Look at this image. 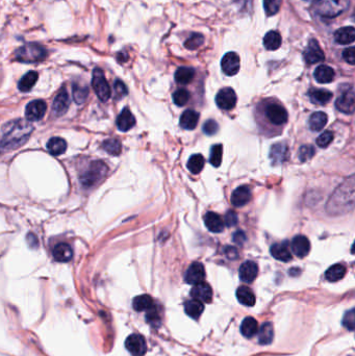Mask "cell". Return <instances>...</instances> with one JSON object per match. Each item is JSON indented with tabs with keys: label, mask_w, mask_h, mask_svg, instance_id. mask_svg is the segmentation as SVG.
I'll use <instances>...</instances> for the list:
<instances>
[{
	"label": "cell",
	"mask_w": 355,
	"mask_h": 356,
	"mask_svg": "<svg viewBox=\"0 0 355 356\" xmlns=\"http://www.w3.org/2000/svg\"><path fill=\"white\" fill-rule=\"evenodd\" d=\"M33 130L32 125L25 120H14L0 129V153L15 150L27 140Z\"/></svg>",
	"instance_id": "cell-1"
},
{
	"label": "cell",
	"mask_w": 355,
	"mask_h": 356,
	"mask_svg": "<svg viewBox=\"0 0 355 356\" xmlns=\"http://www.w3.org/2000/svg\"><path fill=\"white\" fill-rule=\"evenodd\" d=\"M349 4V0H315L313 9L323 18H336L345 13Z\"/></svg>",
	"instance_id": "cell-2"
},
{
	"label": "cell",
	"mask_w": 355,
	"mask_h": 356,
	"mask_svg": "<svg viewBox=\"0 0 355 356\" xmlns=\"http://www.w3.org/2000/svg\"><path fill=\"white\" fill-rule=\"evenodd\" d=\"M47 56V50L38 43H27L21 46L15 52V59L20 63H40Z\"/></svg>",
	"instance_id": "cell-3"
},
{
	"label": "cell",
	"mask_w": 355,
	"mask_h": 356,
	"mask_svg": "<svg viewBox=\"0 0 355 356\" xmlns=\"http://www.w3.org/2000/svg\"><path fill=\"white\" fill-rule=\"evenodd\" d=\"M109 168L105 163L96 160V162L92 163L89 168L84 171V173L80 175V183L86 189L95 187L98 182L106 177Z\"/></svg>",
	"instance_id": "cell-4"
},
{
	"label": "cell",
	"mask_w": 355,
	"mask_h": 356,
	"mask_svg": "<svg viewBox=\"0 0 355 356\" xmlns=\"http://www.w3.org/2000/svg\"><path fill=\"white\" fill-rule=\"evenodd\" d=\"M263 114L266 119L276 127H281L289 119L288 112L279 103H268L265 106Z\"/></svg>",
	"instance_id": "cell-5"
},
{
	"label": "cell",
	"mask_w": 355,
	"mask_h": 356,
	"mask_svg": "<svg viewBox=\"0 0 355 356\" xmlns=\"http://www.w3.org/2000/svg\"><path fill=\"white\" fill-rule=\"evenodd\" d=\"M92 86L101 101H108L111 97V88L102 70L96 68L92 76Z\"/></svg>",
	"instance_id": "cell-6"
},
{
	"label": "cell",
	"mask_w": 355,
	"mask_h": 356,
	"mask_svg": "<svg viewBox=\"0 0 355 356\" xmlns=\"http://www.w3.org/2000/svg\"><path fill=\"white\" fill-rule=\"evenodd\" d=\"M125 347L132 356H144L147 351L145 338L139 334L130 335L126 339Z\"/></svg>",
	"instance_id": "cell-7"
},
{
	"label": "cell",
	"mask_w": 355,
	"mask_h": 356,
	"mask_svg": "<svg viewBox=\"0 0 355 356\" xmlns=\"http://www.w3.org/2000/svg\"><path fill=\"white\" fill-rule=\"evenodd\" d=\"M216 103L221 110L231 111L237 105V95L231 88H224L218 92L216 96Z\"/></svg>",
	"instance_id": "cell-8"
},
{
	"label": "cell",
	"mask_w": 355,
	"mask_h": 356,
	"mask_svg": "<svg viewBox=\"0 0 355 356\" xmlns=\"http://www.w3.org/2000/svg\"><path fill=\"white\" fill-rule=\"evenodd\" d=\"M303 57L307 64L312 65L323 62L325 60V54L323 50L321 49L318 41L313 39L308 42L307 47L303 52Z\"/></svg>",
	"instance_id": "cell-9"
},
{
	"label": "cell",
	"mask_w": 355,
	"mask_h": 356,
	"mask_svg": "<svg viewBox=\"0 0 355 356\" xmlns=\"http://www.w3.org/2000/svg\"><path fill=\"white\" fill-rule=\"evenodd\" d=\"M337 109L344 114H352L354 112V92L352 87H347L345 91L336 101Z\"/></svg>",
	"instance_id": "cell-10"
},
{
	"label": "cell",
	"mask_w": 355,
	"mask_h": 356,
	"mask_svg": "<svg viewBox=\"0 0 355 356\" xmlns=\"http://www.w3.org/2000/svg\"><path fill=\"white\" fill-rule=\"evenodd\" d=\"M47 110L45 101L43 100H32L30 101L25 109V116L28 121H39L41 120Z\"/></svg>",
	"instance_id": "cell-11"
},
{
	"label": "cell",
	"mask_w": 355,
	"mask_h": 356,
	"mask_svg": "<svg viewBox=\"0 0 355 356\" xmlns=\"http://www.w3.org/2000/svg\"><path fill=\"white\" fill-rule=\"evenodd\" d=\"M69 95L66 88H62L59 93L56 94L52 103V113L54 116L61 117L65 115L69 109Z\"/></svg>",
	"instance_id": "cell-12"
},
{
	"label": "cell",
	"mask_w": 355,
	"mask_h": 356,
	"mask_svg": "<svg viewBox=\"0 0 355 356\" xmlns=\"http://www.w3.org/2000/svg\"><path fill=\"white\" fill-rule=\"evenodd\" d=\"M223 72L228 76L236 75L239 70V57L236 52L226 53L221 61Z\"/></svg>",
	"instance_id": "cell-13"
},
{
	"label": "cell",
	"mask_w": 355,
	"mask_h": 356,
	"mask_svg": "<svg viewBox=\"0 0 355 356\" xmlns=\"http://www.w3.org/2000/svg\"><path fill=\"white\" fill-rule=\"evenodd\" d=\"M191 296L198 301L202 303H211L213 299V290L206 282H200L197 284H194L193 289L191 290Z\"/></svg>",
	"instance_id": "cell-14"
},
{
	"label": "cell",
	"mask_w": 355,
	"mask_h": 356,
	"mask_svg": "<svg viewBox=\"0 0 355 356\" xmlns=\"http://www.w3.org/2000/svg\"><path fill=\"white\" fill-rule=\"evenodd\" d=\"M205 278V271L202 263L194 262L189 267L186 272L185 280L189 284H197L204 280Z\"/></svg>",
	"instance_id": "cell-15"
},
{
	"label": "cell",
	"mask_w": 355,
	"mask_h": 356,
	"mask_svg": "<svg viewBox=\"0 0 355 356\" xmlns=\"http://www.w3.org/2000/svg\"><path fill=\"white\" fill-rule=\"evenodd\" d=\"M289 147L284 143L274 144L270 149V159L273 165H280L289 158Z\"/></svg>",
	"instance_id": "cell-16"
},
{
	"label": "cell",
	"mask_w": 355,
	"mask_h": 356,
	"mask_svg": "<svg viewBox=\"0 0 355 356\" xmlns=\"http://www.w3.org/2000/svg\"><path fill=\"white\" fill-rule=\"evenodd\" d=\"M238 273H239L240 280L244 282H247V283H250L256 278L257 273H258V267L254 261L248 260V261H245L244 263H242V266L239 267Z\"/></svg>",
	"instance_id": "cell-17"
},
{
	"label": "cell",
	"mask_w": 355,
	"mask_h": 356,
	"mask_svg": "<svg viewBox=\"0 0 355 356\" xmlns=\"http://www.w3.org/2000/svg\"><path fill=\"white\" fill-rule=\"evenodd\" d=\"M204 224L209 228V231L214 234H219L224 231V222L222 218L214 212L206 213L204 216Z\"/></svg>",
	"instance_id": "cell-18"
},
{
	"label": "cell",
	"mask_w": 355,
	"mask_h": 356,
	"mask_svg": "<svg viewBox=\"0 0 355 356\" xmlns=\"http://www.w3.org/2000/svg\"><path fill=\"white\" fill-rule=\"evenodd\" d=\"M292 250L298 257H304L311 250V243L306 237L297 236L292 242Z\"/></svg>",
	"instance_id": "cell-19"
},
{
	"label": "cell",
	"mask_w": 355,
	"mask_h": 356,
	"mask_svg": "<svg viewBox=\"0 0 355 356\" xmlns=\"http://www.w3.org/2000/svg\"><path fill=\"white\" fill-rule=\"evenodd\" d=\"M251 191L247 186H242L236 189L232 195V203L235 206H244L251 200Z\"/></svg>",
	"instance_id": "cell-20"
},
{
	"label": "cell",
	"mask_w": 355,
	"mask_h": 356,
	"mask_svg": "<svg viewBox=\"0 0 355 356\" xmlns=\"http://www.w3.org/2000/svg\"><path fill=\"white\" fill-rule=\"evenodd\" d=\"M53 258L59 262H68L73 256V250L70 245L66 243L57 244L52 251Z\"/></svg>",
	"instance_id": "cell-21"
},
{
	"label": "cell",
	"mask_w": 355,
	"mask_h": 356,
	"mask_svg": "<svg viewBox=\"0 0 355 356\" xmlns=\"http://www.w3.org/2000/svg\"><path fill=\"white\" fill-rule=\"evenodd\" d=\"M199 121V114L194 110H187L182 113L180 117V126L182 128L193 130L196 128Z\"/></svg>",
	"instance_id": "cell-22"
},
{
	"label": "cell",
	"mask_w": 355,
	"mask_h": 356,
	"mask_svg": "<svg viewBox=\"0 0 355 356\" xmlns=\"http://www.w3.org/2000/svg\"><path fill=\"white\" fill-rule=\"evenodd\" d=\"M135 124V118L128 109H124L117 119V126L121 131H127L131 129Z\"/></svg>",
	"instance_id": "cell-23"
},
{
	"label": "cell",
	"mask_w": 355,
	"mask_h": 356,
	"mask_svg": "<svg viewBox=\"0 0 355 356\" xmlns=\"http://www.w3.org/2000/svg\"><path fill=\"white\" fill-rule=\"evenodd\" d=\"M335 75H336V73H335L334 69L330 68L329 66H326V65H321V66L317 67V69L315 70V73H314L316 80L320 84L331 83L335 78Z\"/></svg>",
	"instance_id": "cell-24"
},
{
	"label": "cell",
	"mask_w": 355,
	"mask_h": 356,
	"mask_svg": "<svg viewBox=\"0 0 355 356\" xmlns=\"http://www.w3.org/2000/svg\"><path fill=\"white\" fill-rule=\"evenodd\" d=\"M355 38V30L352 26L342 27L335 32V39L341 45L352 44Z\"/></svg>",
	"instance_id": "cell-25"
},
{
	"label": "cell",
	"mask_w": 355,
	"mask_h": 356,
	"mask_svg": "<svg viewBox=\"0 0 355 356\" xmlns=\"http://www.w3.org/2000/svg\"><path fill=\"white\" fill-rule=\"evenodd\" d=\"M270 252L272 256L280 261L286 262L292 259V253L289 249V247L286 246L285 244H274L271 249Z\"/></svg>",
	"instance_id": "cell-26"
},
{
	"label": "cell",
	"mask_w": 355,
	"mask_h": 356,
	"mask_svg": "<svg viewBox=\"0 0 355 356\" xmlns=\"http://www.w3.org/2000/svg\"><path fill=\"white\" fill-rule=\"evenodd\" d=\"M237 299L245 306H253L255 304V296L249 288L245 285L239 286L237 290Z\"/></svg>",
	"instance_id": "cell-27"
},
{
	"label": "cell",
	"mask_w": 355,
	"mask_h": 356,
	"mask_svg": "<svg viewBox=\"0 0 355 356\" xmlns=\"http://www.w3.org/2000/svg\"><path fill=\"white\" fill-rule=\"evenodd\" d=\"M258 331V324L257 321L252 318V317H247L243 320L242 324H240V332L245 338H252L254 337Z\"/></svg>",
	"instance_id": "cell-28"
},
{
	"label": "cell",
	"mask_w": 355,
	"mask_h": 356,
	"mask_svg": "<svg viewBox=\"0 0 355 356\" xmlns=\"http://www.w3.org/2000/svg\"><path fill=\"white\" fill-rule=\"evenodd\" d=\"M327 121H328V117L325 113L323 112L314 113L308 121L309 128L314 131L322 130L325 127V125L327 124Z\"/></svg>",
	"instance_id": "cell-29"
},
{
	"label": "cell",
	"mask_w": 355,
	"mask_h": 356,
	"mask_svg": "<svg viewBox=\"0 0 355 356\" xmlns=\"http://www.w3.org/2000/svg\"><path fill=\"white\" fill-rule=\"evenodd\" d=\"M309 97L317 105H325L332 98V93L324 89H313L309 91Z\"/></svg>",
	"instance_id": "cell-30"
},
{
	"label": "cell",
	"mask_w": 355,
	"mask_h": 356,
	"mask_svg": "<svg viewBox=\"0 0 355 356\" xmlns=\"http://www.w3.org/2000/svg\"><path fill=\"white\" fill-rule=\"evenodd\" d=\"M203 311H204L203 303L201 301L196 300V299L189 300L185 304V312L192 319L197 320L201 316Z\"/></svg>",
	"instance_id": "cell-31"
},
{
	"label": "cell",
	"mask_w": 355,
	"mask_h": 356,
	"mask_svg": "<svg viewBox=\"0 0 355 356\" xmlns=\"http://www.w3.org/2000/svg\"><path fill=\"white\" fill-rule=\"evenodd\" d=\"M39 74L36 71H29L23 76L18 84V88L21 92H29L38 82Z\"/></svg>",
	"instance_id": "cell-32"
},
{
	"label": "cell",
	"mask_w": 355,
	"mask_h": 356,
	"mask_svg": "<svg viewBox=\"0 0 355 356\" xmlns=\"http://www.w3.org/2000/svg\"><path fill=\"white\" fill-rule=\"evenodd\" d=\"M154 305L153 299L149 295L137 296L133 299L132 306L136 312H147Z\"/></svg>",
	"instance_id": "cell-33"
},
{
	"label": "cell",
	"mask_w": 355,
	"mask_h": 356,
	"mask_svg": "<svg viewBox=\"0 0 355 356\" xmlns=\"http://www.w3.org/2000/svg\"><path fill=\"white\" fill-rule=\"evenodd\" d=\"M258 334V342L261 345H269L272 343L273 338H274V330H273V325L270 322L263 323L259 330L257 331Z\"/></svg>",
	"instance_id": "cell-34"
},
{
	"label": "cell",
	"mask_w": 355,
	"mask_h": 356,
	"mask_svg": "<svg viewBox=\"0 0 355 356\" xmlns=\"http://www.w3.org/2000/svg\"><path fill=\"white\" fill-rule=\"evenodd\" d=\"M263 45L268 50H276L280 47L281 45V36L279 32L275 30H270L266 33L265 38H263Z\"/></svg>",
	"instance_id": "cell-35"
},
{
	"label": "cell",
	"mask_w": 355,
	"mask_h": 356,
	"mask_svg": "<svg viewBox=\"0 0 355 356\" xmlns=\"http://www.w3.org/2000/svg\"><path fill=\"white\" fill-rule=\"evenodd\" d=\"M48 151L52 155H61L67 149V143L62 137H52L47 143Z\"/></svg>",
	"instance_id": "cell-36"
},
{
	"label": "cell",
	"mask_w": 355,
	"mask_h": 356,
	"mask_svg": "<svg viewBox=\"0 0 355 356\" xmlns=\"http://www.w3.org/2000/svg\"><path fill=\"white\" fill-rule=\"evenodd\" d=\"M195 76L194 69L189 67H180L175 72V80L176 83L180 85H188L190 84Z\"/></svg>",
	"instance_id": "cell-37"
},
{
	"label": "cell",
	"mask_w": 355,
	"mask_h": 356,
	"mask_svg": "<svg viewBox=\"0 0 355 356\" xmlns=\"http://www.w3.org/2000/svg\"><path fill=\"white\" fill-rule=\"evenodd\" d=\"M72 90H73V98H74L75 102L77 103V105L82 106L88 98L89 88L87 87L86 84L74 83Z\"/></svg>",
	"instance_id": "cell-38"
},
{
	"label": "cell",
	"mask_w": 355,
	"mask_h": 356,
	"mask_svg": "<svg viewBox=\"0 0 355 356\" xmlns=\"http://www.w3.org/2000/svg\"><path fill=\"white\" fill-rule=\"evenodd\" d=\"M346 274V268L340 263L331 266L325 273V277L330 282H336L344 278Z\"/></svg>",
	"instance_id": "cell-39"
},
{
	"label": "cell",
	"mask_w": 355,
	"mask_h": 356,
	"mask_svg": "<svg viewBox=\"0 0 355 356\" xmlns=\"http://www.w3.org/2000/svg\"><path fill=\"white\" fill-rule=\"evenodd\" d=\"M204 157L201 154H194L188 162V169L193 174H198L204 167Z\"/></svg>",
	"instance_id": "cell-40"
},
{
	"label": "cell",
	"mask_w": 355,
	"mask_h": 356,
	"mask_svg": "<svg viewBox=\"0 0 355 356\" xmlns=\"http://www.w3.org/2000/svg\"><path fill=\"white\" fill-rule=\"evenodd\" d=\"M102 147L105 150L112 155H119L122 150L121 143L116 139H109L103 142Z\"/></svg>",
	"instance_id": "cell-41"
},
{
	"label": "cell",
	"mask_w": 355,
	"mask_h": 356,
	"mask_svg": "<svg viewBox=\"0 0 355 356\" xmlns=\"http://www.w3.org/2000/svg\"><path fill=\"white\" fill-rule=\"evenodd\" d=\"M222 152H223V147L221 144H217L212 147L210 162L214 167H219L221 165Z\"/></svg>",
	"instance_id": "cell-42"
},
{
	"label": "cell",
	"mask_w": 355,
	"mask_h": 356,
	"mask_svg": "<svg viewBox=\"0 0 355 356\" xmlns=\"http://www.w3.org/2000/svg\"><path fill=\"white\" fill-rule=\"evenodd\" d=\"M203 42H204V37L201 33H193L192 36L186 41L185 46H186V48H188L190 50H195V49L199 48L200 46L203 44Z\"/></svg>",
	"instance_id": "cell-43"
},
{
	"label": "cell",
	"mask_w": 355,
	"mask_h": 356,
	"mask_svg": "<svg viewBox=\"0 0 355 356\" xmlns=\"http://www.w3.org/2000/svg\"><path fill=\"white\" fill-rule=\"evenodd\" d=\"M281 5V0H263V7L268 16L277 14Z\"/></svg>",
	"instance_id": "cell-44"
},
{
	"label": "cell",
	"mask_w": 355,
	"mask_h": 356,
	"mask_svg": "<svg viewBox=\"0 0 355 356\" xmlns=\"http://www.w3.org/2000/svg\"><path fill=\"white\" fill-rule=\"evenodd\" d=\"M190 99V93L185 89H179L173 94V101L177 107L186 106Z\"/></svg>",
	"instance_id": "cell-45"
},
{
	"label": "cell",
	"mask_w": 355,
	"mask_h": 356,
	"mask_svg": "<svg viewBox=\"0 0 355 356\" xmlns=\"http://www.w3.org/2000/svg\"><path fill=\"white\" fill-rule=\"evenodd\" d=\"M332 141H334V133L326 130L317 137V145L321 148H327L332 143Z\"/></svg>",
	"instance_id": "cell-46"
},
{
	"label": "cell",
	"mask_w": 355,
	"mask_h": 356,
	"mask_svg": "<svg viewBox=\"0 0 355 356\" xmlns=\"http://www.w3.org/2000/svg\"><path fill=\"white\" fill-rule=\"evenodd\" d=\"M315 155V148L311 145H304L299 150V158L301 162H307Z\"/></svg>",
	"instance_id": "cell-47"
},
{
	"label": "cell",
	"mask_w": 355,
	"mask_h": 356,
	"mask_svg": "<svg viewBox=\"0 0 355 356\" xmlns=\"http://www.w3.org/2000/svg\"><path fill=\"white\" fill-rule=\"evenodd\" d=\"M114 90H115V96L117 99H121L127 95V88L122 83L121 80H116L114 85Z\"/></svg>",
	"instance_id": "cell-48"
},
{
	"label": "cell",
	"mask_w": 355,
	"mask_h": 356,
	"mask_svg": "<svg viewBox=\"0 0 355 356\" xmlns=\"http://www.w3.org/2000/svg\"><path fill=\"white\" fill-rule=\"evenodd\" d=\"M159 314L157 312V309L155 307V305H153L150 309H148L147 311V315H146V320L148 321L149 323L151 325H155L159 323Z\"/></svg>",
	"instance_id": "cell-49"
},
{
	"label": "cell",
	"mask_w": 355,
	"mask_h": 356,
	"mask_svg": "<svg viewBox=\"0 0 355 356\" xmlns=\"http://www.w3.org/2000/svg\"><path fill=\"white\" fill-rule=\"evenodd\" d=\"M219 130V125L215 120H209L206 121L203 125V131L208 135H213L218 132Z\"/></svg>",
	"instance_id": "cell-50"
},
{
	"label": "cell",
	"mask_w": 355,
	"mask_h": 356,
	"mask_svg": "<svg viewBox=\"0 0 355 356\" xmlns=\"http://www.w3.org/2000/svg\"><path fill=\"white\" fill-rule=\"evenodd\" d=\"M228 227H233L237 224V215L234 211H228L225 215L224 221Z\"/></svg>",
	"instance_id": "cell-51"
},
{
	"label": "cell",
	"mask_w": 355,
	"mask_h": 356,
	"mask_svg": "<svg viewBox=\"0 0 355 356\" xmlns=\"http://www.w3.org/2000/svg\"><path fill=\"white\" fill-rule=\"evenodd\" d=\"M343 324L349 330H353V326H354V311L353 309H350L348 313H346L345 317H344Z\"/></svg>",
	"instance_id": "cell-52"
},
{
	"label": "cell",
	"mask_w": 355,
	"mask_h": 356,
	"mask_svg": "<svg viewBox=\"0 0 355 356\" xmlns=\"http://www.w3.org/2000/svg\"><path fill=\"white\" fill-rule=\"evenodd\" d=\"M343 57L348 64L354 65L355 56H354V47H349L343 51Z\"/></svg>",
	"instance_id": "cell-53"
},
{
	"label": "cell",
	"mask_w": 355,
	"mask_h": 356,
	"mask_svg": "<svg viewBox=\"0 0 355 356\" xmlns=\"http://www.w3.org/2000/svg\"><path fill=\"white\" fill-rule=\"evenodd\" d=\"M246 235L243 233V232H237V233H235V235H234V242L236 243V244H237V245H240V246H242L245 242H246Z\"/></svg>",
	"instance_id": "cell-54"
},
{
	"label": "cell",
	"mask_w": 355,
	"mask_h": 356,
	"mask_svg": "<svg viewBox=\"0 0 355 356\" xmlns=\"http://www.w3.org/2000/svg\"><path fill=\"white\" fill-rule=\"evenodd\" d=\"M225 253L228 256V258H231V259H235L237 257V251L234 247H227L225 249Z\"/></svg>",
	"instance_id": "cell-55"
},
{
	"label": "cell",
	"mask_w": 355,
	"mask_h": 356,
	"mask_svg": "<svg viewBox=\"0 0 355 356\" xmlns=\"http://www.w3.org/2000/svg\"><path fill=\"white\" fill-rule=\"evenodd\" d=\"M27 242H28V244H29V246H30L31 248L38 247V245H39L38 237H37L36 236H34V235H32V234H29V235L27 236Z\"/></svg>",
	"instance_id": "cell-56"
},
{
	"label": "cell",
	"mask_w": 355,
	"mask_h": 356,
	"mask_svg": "<svg viewBox=\"0 0 355 356\" xmlns=\"http://www.w3.org/2000/svg\"><path fill=\"white\" fill-rule=\"evenodd\" d=\"M306 1H312V0H306Z\"/></svg>",
	"instance_id": "cell-57"
}]
</instances>
